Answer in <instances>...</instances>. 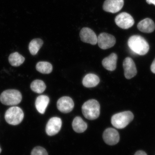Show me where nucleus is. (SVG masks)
I'll use <instances>...</instances> for the list:
<instances>
[{
  "label": "nucleus",
  "instance_id": "f3484780",
  "mask_svg": "<svg viewBox=\"0 0 155 155\" xmlns=\"http://www.w3.org/2000/svg\"><path fill=\"white\" fill-rule=\"evenodd\" d=\"M100 81L98 76L94 74L90 73L84 78L82 84L86 87H94L99 83Z\"/></svg>",
  "mask_w": 155,
  "mask_h": 155
},
{
  "label": "nucleus",
  "instance_id": "a878e982",
  "mask_svg": "<svg viewBox=\"0 0 155 155\" xmlns=\"http://www.w3.org/2000/svg\"><path fill=\"white\" fill-rule=\"evenodd\" d=\"M146 1L148 4L155 5V0H146Z\"/></svg>",
  "mask_w": 155,
  "mask_h": 155
},
{
  "label": "nucleus",
  "instance_id": "dca6fc26",
  "mask_svg": "<svg viewBox=\"0 0 155 155\" xmlns=\"http://www.w3.org/2000/svg\"><path fill=\"white\" fill-rule=\"evenodd\" d=\"M49 101V98L47 96L41 95L37 97L35 101V105L39 113L42 114H45Z\"/></svg>",
  "mask_w": 155,
  "mask_h": 155
},
{
  "label": "nucleus",
  "instance_id": "1a4fd4ad",
  "mask_svg": "<svg viewBox=\"0 0 155 155\" xmlns=\"http://www.w3.org/2000/svg\"><path fill=\"white\" fill-rule=\"evenodd\" d=\"M119 134L117 130L113 128H108L103 133V139L107 144L114 145L119 141Z\"/></svg>",
  "mask_w": 155,
  "mask_h": 155
},
{
  "label": "nucleus",
  "instance_id": "aec40b11",
  "mask_svg": "<svg viewBox=\"0 0 155 155\" xmlns=\"http://www.w3.org/2000/svg\"><path fill=\"white\" fill-rule=\"evenodd\" d=\"M43 41L40 38L34 39L29 43L28 49L32 55H35L43 45Z\"/></svg>",
  "mask_w": 155,
  "mask_h": 155
},
{
  "label": "nucleus",
  "instance_id": "ddd939ff",
  "mask_svg": "<svg viewBox=\"0 0 155 155\" xmlns=\"http://www.w3.org/2000/svg\"><path fill=\"white\" fill-rule=\"evenodd\" d=\"M123 66L125 76L127 79H130L137 75V70L135 63L131 58L128 57L125 58L123 62Z\"/></svg>",
  "mask_w": 155,
  "mask_h": 155
},
{
  "label": "nucleus",
  "instance_id": "0eeeda50",
  "mask_svg": "<svg viewBox=\"0 0 155 155\" xmlns=\"http://www.w3.org/2000/svg\"><path fill=\"white\" fill-rule=\"evenodd\" d=\"M97 43L102 49L106 50L113 47L116 43L115 37L109 34H100L97 39Z\"/></svg>",
  "mask_w": 155,
  "mask_h": 155
},
{
  "label": "nucleus",
  "instance_id": "5701e85b",
  "mask_svg": "<svg viewBox=\"0 0 155 155\" xmlns=\"http://www.w3.org/2000/svg\"><path fill=\"white\" fill-rule=\"evenodd\" d=\"M31 155H48L46 150L41 147H35L31 152Z\"/></svg>",
  "mask_w": 155,
  "mask_h": 155
},
{
  "label": "nucleus",
  "instance_id": "2eb2a0df",
  "mask_svg": "<svg viewBox=\"0 0 155 155\" xmlns=\"http://www.w3.org/2000/svg\"><path fill=\"white\" fill-rule=\"evenodd\" d=\"M118 57L115 53H112L109 57L105 58L102 61L103 67L110 71L115 70L117 66Z\"/></svg>",
  "mask_w": 155,
  "mask_h": 155
},
{
  "label": "nucleus",
  "instance_id": "f8f14e48",
  "mask_svg": "<svg viewBox=\"0 0 155 155\" xmlns=\"http://www.w3.org/2000/svg\"><path fill=\"white\" fill-rule=\"evenodd\" d=\"M81 41L92 45H95L97 43V35L95 33L91 28L84 27L81 30L80 34Z\"/></svg>",
  "mask_w": 155,
  "mask_h": 155
},
{
  "label": "nucleus",
  "instance_id": "f03ea898",
  "mask_svg": "<svg viewBox=\"0 0 155 155\" xmlns=\"http://www.w3.org/2000/svg\"><path fill=\"white\" fill-rule=\"evenodd\" d=\"M99 103L96 100H88L84 104L82 107V112L84 116L89 120L97 119L100 114Z\"/></svg>",
  "mask_w": 155,
  "mask_h": 155
},
{
  "label": "nucleus",
  "instance_id": "7ed1b4c3",
  "mask_svg": "<svg viewBox=\"0 0 155 155\" xmlns=\"http://www.w3.org/2000/svg\"><path fill=\"white\" fill-rule=\"evenodd\" d=\"M22 96L19 91L9 89L5 91L0 95V101L3 104L15 106L21 102Z\"/></svg>",
  "mask_w": 155,
  "mask_h": 155
},
{
  "label": "nucleus",
  "instance_id": "a211bd4d",
  "mask_svg": "<svg viewBox=\"0 0 155 155\" xmlns=\"http://www.w3.org/2000/svg\"><path fill=\"white\" fill-rule=\"evenodd\" d=\"M73 130L77 133H81L84 132L87 128V124L84 121L81 117L77 116L73 120L72 123Z\"/></svg>",
  "mask_w": 155,
  "mask_h": 155
},
{
  "label": "nucleus",
  "instance_id": "4be33fe9",
  "mask_svg": "<svg viewBox=\"0 0 155 155\" xmlns=\"http://www.w3.org/2000/svg\"><path fill=\"white\" fill-rule=\"evenodd\" d=\"M30 87L31 90L34 92L41 94L45 90L46 86L42 81L35 80L31 82Z\"/></svg>",
  "mask_w": 155,
  "mask_h": 155
},
{
  "label": "nucleus",
  "instance_id": "20e7f679",
  "mask_svg": "<svg viewBox=\"0 0 155 155\" xmlns=\"http://www.w3.org/2000/svg\"><path fill=\"white\" fill-rule=\"evenodd\" d=\"M133 114L130 111H125L115 114L111 118V123L114 127L122 129L133 120Z\"/></svg>",
  "mask_w": 155,
  "mask_h": 155
},
{
  "label": "nucleus",
  "instance_id": "bb28decb",
  "mask_svg": "<svg viewBox=\"0 0 155 155\" xmlns=\"http://www.w3.org/2000/svg\"><path fill=\"white\" fill-rule=\"evenodd\" d=\"M1 152H2V149H1V147H0V153H1Z\"/></svg>",
  "mask_w": 155,
  "mask_h": 155
},
{
  "label": "nucleus",
  "instance_id": "f257e3e1",
  "mask_svg": "<svg viewBox=\"0 0 155 155\" xmlns=\"http://www.w3.org/2000/svg\"><path fill=\"white\" fill-rule=\"evenodd\" d=\"M127 45L132 51L139 55H144L149 50V45L147 42L140 35L130 37L127 41Z\"/></svg>",
  "mask_w": 155,
  "mask_h": 155
},
{
  "label": "nucleus",
  "instance_id": "423d86ee",
  "mask_svg": "<svg viewBox=\"0 0 155 155\" xmlns=\"http://www.w3.org/2000/svg\"><path fill=\"white\" fill-rule=\"evenodd\" d=\"M116 25L122 29H128L132 27L134 23V19L131 15L126 12L118 14L115 19Z\"/></svg>",
  "mask_w": 155,
  "mask_h": 155
},
{
  "label": "nucleus",
  "instance_id": "6ab92c4d",
  "mask_svg": "<svg viewBox=\"0 0 155 155\" xmlns=\"http://www.w3.org/2000/svg\"><path fill=\"white\" fill-rule=\"evenodd\" d=\"M8 60L11 66L17 67L22 65L25 61V59L19 53L14 52L10 54Z\"/></svg>",
  "mask_w": 155,
  "mask_h": 155
},
{
  "label": "nucleus",
  "instance_id": "4468645a",
  "mask_svg": "<svg viewBox=\"0 0 155 155\" xmlns=\"http://www.w3.org/2000/svg\"><path fill=\"white\" fill-rule=\"evenodd\" d=\"M137 28L140 31L144 33H151L155 30V23L151 19L146 18L139 22Z\"/></svg>",
  "mask_w": 155,
  "mask_h": 155
},
{
  "label": "nucleus",
  "instance_id": "9d476101",
  "mask_svg": "<svg viewBox=\"0 0 155 155\" xmlns=\"http://www.w3.org/2000/svg\"><path fill=\"white\" fill-rule=\"evenodd\" d=\"M124 4V0H106L103 5V10L106 12L114 14L122 9Z\"/></svg>",
  "mask_w": 155,
  "mask_h": 155
},
{
  "label": "nucleus",
  "instance_id": "412c9836",
  "mask_svg": "<svg viewBox=\"0 0 155 155\" xmlns=\"http://www.w3.org/2000/svg\"><path fill=\"white\" fill-rule=\"evenodd\" d=\"M36 69L38 72L42 74H47L51 72L53 67L51 64L47 62H39L36 64Z\"/></svg>",
  "mask_w": 155,
  "mask_h": 155
},
{
  "label": "nucleus",
  "instance_id": "9b49d317",
  "mask_svg": "<svg viewBox=\"0 0 155 155\" xmlns=\"http://www.w3.org/2000/svg\"><path fill=\"white\" fill-rule=\"evenodd\" d=\"M74 107V102L70 97H62L58 100L57 102L58 110L64 114L70 113L73 110Z\"/></svg>",
  "mask_w": 155,
  "mask_h": 155
},
{
  "label": "nucleus",
  "instance_id": "39448f33",
  "mask_svg": "<svg viewBox=\"0 0 155 155\" xmlns=\"http://www.w3.org/2000/svg\"><path fill=\"white\" fill-rule=\"evenodd\" d=\"M24 116V113L21 108L13 107L6 111L5 117L7 123L10 125H16L22 122Z\"/></svg>",
  "mask_w": 155,
  "mask_h": 155
},
{
  "label": "nucleus",
  "instance_id": "6e6552de",
  "mask_svg": "<svg viewBox=\"0 0 155 155\" xmlns=\"http://www.w3.org/2000/svg\"><path fill=\"white\" fill-rule=\"evenodd\" d=\"M62 122L61 118L53 117L49 120L46 126V132L48 135H56L61 130Z\"/></svg>",
  "mask_w": 155,
  "mask_h": 155
},
{
  "label": "nucleus",
  "instance_id": "b1692460",
  "mask_svg": "<svg viewBox=\"0 0 155 155\" xmlns=\"http://www.w3.org/2000/svg\"><path fill=\"white\" fill-rule=\"evenodd\" d=\"M151 70L153 73L155 74V59L153 61L151 66Z\"/></svg>",
  "mask_w": 155,
  "mask_h": 155
},
{
  "label": "nucleus",
  "instance_id": "393cba45",
  "mask_svg": "<svg viewBox=\"0 0 155 155\" xmlns=\"http://www.w3.org/2000/svg\"><path fill=\"white\" fill-rule=\"evenodd\" d=\"M134 155H147L146 153L143 151L140 150L137 152Z\"/></svg>",
  "mask_w": 155,
  "mask_h": 155
}]
</instances>
